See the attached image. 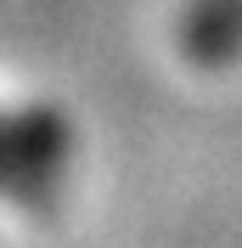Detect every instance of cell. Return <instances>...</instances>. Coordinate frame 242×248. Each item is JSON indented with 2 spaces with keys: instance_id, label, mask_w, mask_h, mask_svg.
<instances>
[{
  "instance_id": "cell-1",
  "label": "cell",
  "mask_w": 242,
  "mask_h": 248,
  "mask_svg": "<svg viewBox=\"0 0 242 248\" xmlns=\"http://www.w3.org/2000/svg\"><path fill=\"white\" fill-rule=\"evenodd\" d=\"M62 158H68V130H62L57 113L45 108H29L12 119V153H6V186H12V198L23 192H45L57 181Z\"/></svg>"
},
{
  "instance_id": "cell-2",
  "label": "cell",
  "mask_w": 242,
  "mask_h": 248,
  "mask_svg": "<svg viewBox=\"0 0 242 248\" xmlns=\"http://www.w3.org/2000/svg\"><path fill=\"white\" fill-rule=\"evenodd\" d=\"M181 46L192 62H231L242 51V0H192L181 17Z\"/></svg>"
},
{
  "instance_id": "cell-3",
  "label": "cell",
  "mask_w": 242,
  "mask_h": 248,
  "mask_svg": "<svg viewBox=\"0 0 242 248\" xmlns=\"http://www.w3.org/2000/svg\"><path fill=\"white\" fill-rule=\"evenodd\" d=\"M6 153H12V124L0 119V186H6Z\"/></svg>"
}]
</instances>
